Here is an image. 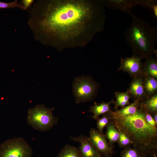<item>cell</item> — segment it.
<instances>
[{
    "label": "cell",
    "instance_id": "cell-1",
    "mask_svg": "<svg viewBox=\"0 0 157 157\" xmlns=\"http://www.w3.org/2000/svg\"><path fill=\"white\" fill-rule=\"evenodd\" d=\"M106 19L101 0H42L31 9L28 23L36 40L60 50L88 44Z\"/></svg>",
    "mask_w": 157,
    "mask_h": 157
},
{
    "label": "cell",
    "instance_id": "cell-2",
    "mask_svg": "<svg viewBox=\"0 0 157 157\" xmlns=\"http://www.w3.org/2000/svg\"><path fill=\"white\" fill-rule=\"evenodd\" d=\"M110 116V121L129 138L141 157L157 154V129L146 122L143 111L138 108L135 113L128 116Z\"/></svg>",
    "mask_w": 157,
    "mask_h": 157
},
{
    "label": "cell",
    "instance_id": "cell-3",
    "mask_svg": "<svg viewBox=\"0 0 157 157\" xmlns=\"http://www.w3.org/2000/svg\"><path fill=\"white\" fill-rule=\"evenodd\" d=\"M130 15L132 22L124 34L126 44L133 55L147 59L156 53L157 28L132 13Z\"/></svg>",
    "mask_w": 157,
    "mask_h": 157
},
{
    "label": "cell",
    "instance_id": "cell-4",
    "mask_svg": "<svg viewBox=\"0 0 157 157\" xmlns=\"http://www.w3.org/2000/svg\"><path fill=\"white\" fill-rule=\"evenodd\" d=\"M54 110V108H49L42 104L30 108L27 115L28 124L40 132L50 130L58 122V118L53 113Z\"/></svg>",
    "mask_w": 157,
    "mask_h": 157
},
{
    "label": "cell",
    "instance_id": "cell-5",
    "mask_svg": "<svg viewBox=\"0 0 157 157\" xmlns=\"http://www.w3.org/2000/svg\"><path fill=\"white\" fill-rule=\"evenodd\" d=\"M99 85L90 76H81L74 80L72 89L77 104L93 100L98 92Z\"/></svg>",
    "mask_w": 157,
    "mask_h": 157
},
{
    "label": "cell",
    "instance_id": "cell-6",
    "mask_svg": "<svg viewBox=\"0 0 157 157\" xmlns=\"http://www.w3.org/2000/svg\"><path fill=\"white\" fill-rule=\"evenodd\" d=\"M33 150L21 137L6 140L0 144V157H31Z\"/></svg>",
    "mask_w": 157,
    "mask_h": 157
},
{
    "label": "cell",
    "instance_id": "cell-7",
    "mask_svg": "<svg viewBox=\"0 0 157 157\" xmlns=\"http://www.w3.org/2000/svg\"><path fill=\"white\" fill-rule=\"evenodd\" d=\"M88 139L102 157H112L114 154L113 147L108 142L105 135L98 130L91 128L89 132Z\"/></svg>",
    "mask_w": 157,
    "mask_h": 157
},
{
    "label": "cell",
    "instance_id": "cell-8",
    "mask_svg": "<svg viewBox=\"0 0 157 157\" xmlns=\"http://www.w3.org/2000/svg\"><path fill=\"white\" fill-rule=\"evenodd\" d=\"M141 60L133 54L130 57L121 58L120 65L117 70L128 73L132 78L144 75Z\"/></svg>",
    "mask_w": 157,
    "mask_h": 157
},
{
    "label": "cell",
    "instance_id": "cell-9",
    "mask_svg": "<svg viewBox=\"0 0 157 157\" xmlns=\"http://www.w3.org/2000/svg\"><path fill=\"white\" fill-rule=\"evenodd\" d=\"M71 140L80 144L78 148L81 157H102L90 141L88 137L80 135L77 137L69 136Z\"/></svg>",
    "mask_w": 157,
    "mask_h": 157
},
{
    "label": "cell",
    "instance_id": "cell-10",
    "mask_svg": "<svg viewBox=\"0 0 157 157\" xmlns=\"http://www.w3.org/2000/svg\"><path fill=\"white\" fill-rule=\"evenodd\" d=\"M143 76L132 78L127 90L134 101H140L147 99L143 85Z\"/></svg>",
    "mask_w": 157,
    "mask_h": 157
},
{
    "label": "cell",
    "instance_id": "cell-11",
    "mask_svg": "<svg viewBox=\"0 0 157 157\" xmlns=\"http://www.w3.org/2000/svg\"><path fill=\"white\" fill-rule=\"evenodd\" d=\"M104 6L129 14L132 13L133 8L138 6L137 0H102Z\"/></svg>",
    "mask_w": 157,
    "mask_h": 157
},
{
    "label": "cell",
    "instance_id": "cell-12",
    "mask_svg": "<svg viewBox=\"0 0 157 157\" xmlns=\"http://www.w3.org/2000/svg\"><path fill=\"white\" fill-rule=\"evenodd\" d=\"M114 102V101L112 100L107 102L103 101L99 104L94 102L93 105L90 106L89 110V112L93 114L92 116V119L97 120L100 115L111 112L110 105L113 104Z\"/></svg>",
    "mask_w": 157,
    "mask_h": 157
},
{
    "label": "cell",
    "instance_id": "cell-13",
    "mask_svg": "<svg viewBox=\"0 0 157 157\" xmlns=\"http://www.w3.org/2000/svg\"><path fill=\"white\" fill-rule=\"evenodd\" d=\"M138 108L150 114L157 112V94L140 101Z\"/></svg>",
    "mask_w": 157,
    "mask_h": 157
},
{
    "label": "cell",
    "instance_id": "cell-14",
    "mask_svg": "<svg viewBox=\"0 0 157 157\" xmlns=\"http://www.w3.org/2000/svg\"><path fill=\"white\" fill-rule=\"evenodd\" d=\"M139 101H134L131 104L125 106L119 110H115L109 113L111 116L116 117H125L135 113L138 108Z\"/></svg>",
    "mask_w": 157,
    "mask_h": 157
},
{
    "label": "cell",
    "instance_id": "cell-15",
    "mask_svg": "<svg viewBox=\"0 0 157 157\" xmlns=\"http://www.w3.org/2000/svg\"><path fill=\"white\" fill-rule=\"evenodd\" d=\"M143 85L147 98L157 94V80L150 76H143Z\"/></svg>",
    "mask_w": 157,
    "mask_h": 157
},
{
    "label": "cell",
    "instance_id": "cell-16",
    "mask_svg": "<svg viewBox=\"0 0 157 157\" xmlns=\"http://www.w3.org/2000/svg\"><path fill=\"white\" fill-rule=\"evenodd\" d=\"M144 75L149 76L157 80V61L156 59L150 57L146 59L143 64Z\"/></svg>",
    "mask_w": 157,
    "mask_h": 157
},
{
    "label": "cell",
    "instance_id": "cell-17",
    "mask_svg": "<svg viewBox=\"0 0 157 157\" xmlns=\"http://www.w3.org/2000/svg\"><path fill=\"white\" fill-rule=\"evenodd\" d=\"M106 130L105 136L109 144L113 147L114 144L117 142L119 133L116 127L110 121L106 126Z\"/></svg>",
    "mask_w": 157,
    "mask_h": 157
},
{
    "label": "cell",
    "instance_id": "cell-18",
    "mask_svg": "<svg viewBox=\"0 0 157 157\" xmlns=\"http://www.w3.org/2000/svg\"><path fill=\"white\" fill-rule=\"evenodd\" d=\"M116 101H114L115 110L118 109V108L121 107L122 108L129 104V99L131 98L129 93L127 90L125 92H119L115 93Z\"/></svg>",
    "mask_w": 157,
    "mask_h": 157
},
{
    "label": "cell",
    "instance_id": "cell-19",
    "mask_svg": "<svg viewBox=\"0 0 157 157\" xmlns=\"http://www.w3.org/2000/svg\"><path fill=\"white\" fill-rule=\"evenodd\" d=\"M58 157H81L78 148L69 144L65 145L61 149Z\"/></svg>",
    "mask_w": 157,
    "mask_h": 157
},
{
    "label": "cell",
    "instance_id": "cell-20",
    "mask_svg": "<svg viewBox=\"0 0 157 157\" xmlns=\"http://www.w3.org/2000/svg\"><path fill=\"white\" fill-rule=\"evenodd\" d=\"M138 5H140L149 10L154 17L157 18V1L156 0H137Z\"/></svg>",
    "mask_w": 157,
    "mask_h": 157
},
{
    "label": "cell",
    "instance_id": "cell-21",
    "mask_svg": "<svg viewBox=\"0 0 157 157\" xmlns=\"http://www.w3.org/2000/svg\"><path fill=\"white\" fill-rule=\"evenodd\" d=\"M109 113L103 115L101 118H99L96 121L97 130L100 133L103 134L104 128L106 126L110 120Z\"/></svg>",
    "mask_w": 157,
    "mask_h": 157
},
{
    "label": "cell",
    "instance_id": "cell-22",
    "mask_svg": "<svg viewBox=\"0 0 157 157\" xmlns=\"http://www.w3.org/2000/svg\"><path fill=\"white\" fill-rule=\"evenodd\" d=\"M119 157H141L139 151L133 147L129 146L121 151Z\"/></svg>",
    "mask_w": 157,
    "mask_h": 157
},
{
    "label": "cell",
    "instance_id": "cell-23",
    "mask_svg": "<svg viewBox=\"0 0 157 157\" xmlns=\"http://www.w3.org/2000/svg\"><path fill=\"white\" fill-rule=\"evenodd\" d=\"M117 129L119 133V136L117 142L119 147L124 148L131 146L132 145V142L130 139L124 133Z\"/></svg>",
    "mask_w": 157,
    "mask_h": 157
},
{
    "label": "cell",
    "instance_id": "cell-24",
    "mask_svg": "<svg viewBox=\"0 0 157 157\" xmlns=\"http://www.w3.org/2000/svg\"><path fill=\"white\" fill-rule=\"evenodd\" d=\"M14 8H18L23 9L22 5L19 4L17 0L10 3H5L0 1V9Z\"/></svg>",
    "mask_w": 157,
    "mask_h": 157
},
{
    "label": "cell",
    "instance_id": "cell-25",
    "mask_svg": "<svg viewBox=\"0 0 157 157\" xmlns=\"http://www.w3.org/2000/svg\"><path fill=\"white\" fill-rule=\"evenodd\" d=\"M144 113L145 119L146 122L150 125L157 129V123L155 122L151 115L146 112H144Z\"/></svg>",
    "mask_w": 157,
    "mask_h": 157
},
{
    "label": "cell",
    "instance_id": "cell-26",
    "mask_svg": "<svg viewBox=\"0 0 157 157\" xmlns=\"http://www.w3.org/2000/svg\"><path fill=\"white\" fill-rule=\"evenodd\" d=\"M33 0H23L22 1L23 10H25L28 8L33 2Z\"/></svg>",
    "mask_w": 157,
    "mask_h": 157
},
{
    "label": "cell",
    "instance_id": "cell-27",
    "mask_svg": "<svg viewBox=\"0 0 157 157\" xmlns=\"http://www.w3.org/2000/svg\"><path fill=\"white\" fill-rule=\"evenodd\" d=\"M155 122L157 123V112L151 114Z\"/></svg>",
    "mask_w": 157,
    "mask_h": 157
},
{
    "label": "cell",
    "instance_id": "cell-28",
    "mask_svg": "<svg viewBox=\"0 0 157 157\" xmlns=\"http://www.w3.org/2000/svg\"><path fill=\"white\" fill-rule=\"evenodd\" d=\"M149 157H157L156 154H150L149 156Z\"/></svg>",
    "mask_w": 157,
    "mask_h": 157
}]
</instances>
